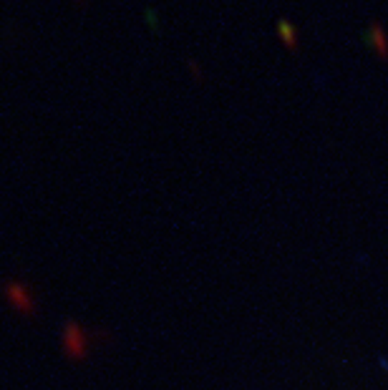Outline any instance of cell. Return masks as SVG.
<instances>
[{
    "instance_id": "obj_1",
    "label": "cell",
    "mask_w": 388,
    "mask_h": 390,
    "mask_svg": "<svg viewBox=\"0 0 388 390\" xmlns=\"http://www.w3.org/2000/svg\"><path fill=\"white\" fill-rule=\"evenodd\" d=\"M363 43L365 46H371L383 61H388V33H386V28H383V23L371 20L368 28L363 30Z\"/></svg>"
},
{
    "instance_id": "obj_2",
    "label": "cell",
    "mask_w": 388,
    "mask_h": 390,
    "mask_svg": "<svg viewBox=\"0 0 388 390\" xmlns=\"http://www.w3.org/2000/svg\"><path fill=\"white\" fill-rule=\"evenodd\" d=\"M275 30H278L280 40H283L288 48H298L300 46V30L295 25L290 23L288 18H278V23H275Z\"/></svg>"
},
{
    "instance_id": "obj_3",
    "label": "cell",
    "mask_w": 388,
    "mask_h": 390,
    "mask_svg": "<svg viewBox=\"0 0 388 390\" xmlns=\"http://www.w3.org/2000/svg\"><path fill=\"white\" fill-rule=\"evenodd\" d=\"M187 64H189V71L192 73H194V78H202V66H197V61H194V58H189V61H187Z\"/></svg>"
},
{
    "instance_id": "obj_4",
    "label": "cell",
    "mask_w": 388,
    "mask_h": 390,
    "mask_svg": "<svg viewBox=\"0 0 388 390\" xmlns=\"http://www.w3.org/2000/svg\"><path fill=\"white\" fill-rule=\"evenodd\" d=\"M146 20L149 23H157V11H146Z\"/></svg>"
},
{
    "instance_id": "obj_5",
    "label": "cell",
    "mask_w": 388,
    "mask_h": 390,
    "mask_svg": "<svg viewBox=\"0 0 388 390\" xmlns=\"http://www.w3.org/2000/svg\"><path fill=\"white\" fill-rule=\"evenodd\" d=\"M81 3H83V0H81Z\"/></svg>"
}]
</instances>
